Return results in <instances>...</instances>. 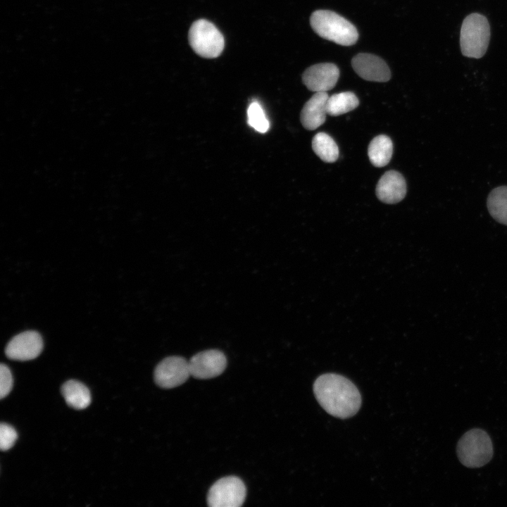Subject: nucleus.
I'll return each mask as SVG.
<instances>
[{
    "instance_id": "nucleus-10",
    "label": "nucleus",
    "mask_w": 507,
    "mask_h": 507,
    "mask_svg": "<svg viewBox=\"0 0 507 507\" xmlns=\"http://www.w3.org/2000/svg\"><path fill=\"white\" fill-rule=\"evenodd\" d=\"M339 77V70L333 63H323L313 65L307 68L302 75L306 87L315 92L332 89Z\"/></svg>"
},
{
    "instance_id": "nucleus-16",
    "label": "nucleus",
    "mask_w": 507,
    "mask_h": 507,
    "mask_svg": "<svg viewBox=\"0 0 507 507\" xmlns=\"http://www.w3.org/2000/svg\"><path fill=\"white\" fill-rule=\"evenodd\" d=\"M487 205L492 217L507 225V186H499L489 194Z\"/></svg>"
},
{
    "instance_id": "nucleus-17",
    "label": "nucleus",
    "mask_w": 507,
    "mask_h": 507,
    "mask_svg": "<svg viewBox=\"0 0 507 507\" xmlns=\"http://www.w3.org/2000/svg\"><path fill=\"white\" fill-rule=\"evenodd\" d=\"M358 104V99L353 92H344L328 97L326 111L328 115L337 116L355 109Z\"/></svg>"
},
{
    "instance_id": "nucleus-15",
    "label": "nucleus",
    "mask_w": 507,
    "mask_h": 507,
    "mask_svg": "<svg viewBox=\"0 0 507 507\" xmlns=\"http://www.w3.org/2000/svg\"><path fill=\"white\" fill-rule=\"evenodd\" d=\"M392 152V142L388 136L384 134H380L373 138L368 149V155L371 163L378 168L389 163Z\"/></svg>"
},
{
    "instance_id": "nucleus-18",
    "label": "nucleus",
    "mask_w": 507,
    "mask_h": 507,
    "mask_svg": "<svg viewBox=\"0 0 507 507\" xmlns=\"http://www.w3.org/2000/svg\"><path fill=\"white\" fill-rule=\"evenodd\" d=\"M314 153L324 162L333 163L339 156V149L334 139L325 132H318L312 140Z\"/></svg>"
},
{
    "instance_id": "nucleus-7",
    "label": "nucleus",
    "mask_w": 507,
    "mask_h": 507,
    "mask_svg": "<svg viewBox=\"0 0 507 507\" xmlns=\"http://www.w3.org/2000/svg\"><path fill=\"white\" fill-rule=\"evenodd\" d=\"M191 375L189 361L180 356L162 360L154 370V380L161 387L170 389L183 384Z\"/></svg>"
},
{
    "instance_id": "nucleus-6",
    "label": "nucleus",
    "mask_w": 507,
    "mask_h": 507,
    "mask_svg": "<svg viewBox=\"0 0 507 507\" xmlns=\"http://www.w3.org/2000/svg\"><path fill=\"white\" fill-rule=\"evenodd\" d=\"M245 497L244 482L237 477L229 476L218 480L211 486L207 503L211 507H239Z\"/></svg>"
},
{
    "instance_id": "nucleus-19",
    "label": "nucleus",
    "mask_w": 507,
    "mask_h": 507,
    "mask_svg": "<svg viewBox=\"0 0 507 507\" xmlns=\"http://www.w3.org/2000/svg\"><path fill=\"white\" fill-rule=\"evenodd\" d=\"M248 124L256 131L264 133L270 128V123L261 105L252 101L247 109Z\"/></svg>"
},
{
    "instance_id": "nucleus-12",
    "label": "nucleus",
    "mask_w": 507,
    "mask_h": 507,
    "mask_svg": "<svg viewBox=\"0 0 507 507\" xmlns=\"http://www.w3.org/2000/svg\"><path fill=\"white\" fill-rule=\"evenodd\" d=\"M375 192L381 201L389 204H396L406 196V180L399 172L387 171L378 181Z\"/></svg>"
},
{
    "instance_id": "nucleus-3",
    "label": "nucleus",
    "mask_w": 507,
    "mask_h": 507,
    "mask_svg": "<svg viewBox=\"0 0 507 507\" xmlns=\"http://www.w3.org/2000/svg\"><path fill=\"white\" fill-rule=\"evenodd\" d=\"M490 27L485 16L474 13L463 20L460 35L461 50L468 58H480L487 51Z\"/></svg>"
},
{
    "instance_id": "nucleus-11",
    "label": "nucleus",
    "mask_w": 507,
    "mask_h": 507,
    "mask_svg": "<svg viewBox=\"0 0 507 507\" xmlns=\"http://www.w3.org/2000/svg\"><path fill=\"white\" fill-rule=\"evenodd\" d=\"M355 72L363 79L373 82H387L391 77L389 68L380 57L370 54H358L351 60Z\"/></svg>"
},
{
    "instance_id": "nucleus-21",
    "label": "nucleus",
    "mask_w": 507,
    "mask_h": 507,
    "mask_svg": "<svg viewBox=\"0 0 507 507\" xmlns=\"http://www.w3.org/2000/svg\"><path fill=\"white\" fill-rule=\"evenodd\" d=\"M13 387V377L10 369L7 365H0V398L6 397Z\"/></svg>"
},
{
    "instance_id": "nucleus-1",
    "label": "nucleus",
    "mask_w": 507,
    "mask_h": 507,
    "mask_svg": "<svg viewBox=\"0 0 507 507\" xmlns=\"http://www.w3.org/2000/svg\"><path fill=\"white\" fill-rule=\"evenodd\" d=\"M315 396L329 414L348 418L359 410L361 397L356 387L347 378L334 373L318 377L313 384Z\"/></svg>"
},
{
    "instance_id": "nucleus-2",
    "label": "nucleus",
    "mask_w": 507,
    "mask_h": 507,
    "mask_svg": "<svg viewBox=\"0 0 507 507\" xmlns=\"http://www.w3.org/2000/svg\"><path fill=\"white\" fill-rule=\"evenodd\" d=\"M310 23L320 37L342 46L353 45L358 37L356 27L332 11H314L311 15Z\"/></svg>"
},
{
    "instance_id": "nucleus-13",
    "label": "nucleus",
    "mask_w": 507,
    "mask_h": 507,
    "mask_svg": "<svg viewBox=\"0 0 507 507\" xmlns=\"http://www.w3.org/2000/svg\"><path fill=\"white\" fill-rule=\"evenodd\" d=\"M328 97L326 92H315L304 104L300 120L306 130H315L325 123L327 114L326 104Z\"/></svg>"
},
{
    "instance_id": "nucleus-8",
    "label": "nucleus",
    "mask_w": 507,
    "mask_h": 507,
    "mask_svg": "<svg viewBox=\"0 0 507 507\" xmlns=\"http://www.w3.org/2000/svg\"><path fill=\"white\" fill-rule=\"evenodd\" d=\"M43 349V340L36 331L29 330L13 337L6 346L5 353L12 360L29 361L37 358Z\"/></svg>"
},
{
    "instance_id": "nucleus-5",
    "label": "nucleus",
    "mask_w": 507,
    "mask_h": 507,
    "mask_svg": "<svg viewBox=\"0 0 507 507\" xmlns=\"http://www.w3.org/2000/svg\"><path fill=\"white\" fill-rule=\"evenodd\" d=\"M188 37L193 50L204 58H216L224 49L223 35L213 23L206 20L195 21L189 29Z\"/></svg>"
},
{
    "instance_id": "nucleus-14",
    "label": "nucleus",
    "mask_w": 507,
    "mask_h": 507,
    "mask_svg": "<svg viewBox=\"0 0 507 507\" xmlns=\"http://www.w3.org/2000/svg\"><path fill=\"white\" fill-rule=\"evenodd\" d=\"M61 392L66 403L75 409H84L91 403L88 388L78 381H67L63 384Z\"/></svg>"
},
{
    "instance_id": "nucleus-20",
    "label": "nucleus",
    "mask_w": 507,
    "mask_h": 507,
    "mask_svg": "<svg viewBox=\"0 0 507 507\" xmlns=\"http://www.w3.org/2000/svg\"><path fill=\"white\" fill-rule=\"evenodd\" d=\"M18 437L16 431L11 425L1 423L0 425V448L7 451L15 444Z\"/></svg>"
},
{
    "instance_id": "nucleus-4",
    "label": "nucleus",
    "mask_w": 507,
    "mask_h": 507,
    "mask_svg": "<svg viewBox=\"0 0 507 507\" xmlns=\"http://www.w3.org/2000/svg\"><path fill=\"white\" fill-rule=\"evenodd\" d=\"M456 453L460 462L468 468H480L493 456V446L488 434L475 428L465 432L457 444Z\"/></svg>"
},
{
    "instance_id": "nucleus-9",
    "label": "nucleus",
    "mask_w": 507,
    "mask_h": 507,
    "mask_svg": "<svg viewBox=\"0 0 507 507\" xmlns=\"http://www.w3.org/2000/svg\"><path fill=\"white\" fill-rule=\"evenodd\" d=\"M225 354L217 349L199 352L189 361L190 374L198 379H209L220 375L226 368Z\"/></svg>"
}]
</instances>
